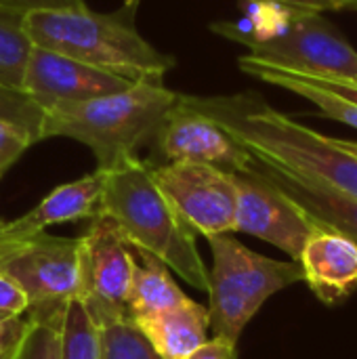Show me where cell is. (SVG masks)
Returning <instances> with one entry per match:
<instances>
[{"instance_id":"cell-21","label":"cell","mask_w":357,"mask_h":359,"mask_svg":"<svg viewBox=\"0 0 357 359\" xmlns=\"http://www.w3.org/2000/svg\"><path fill=\"white\" fill-rule=\"evenodd\" d=\"M59 359H101L97 326L82 301H74L65 309L59 326Z\"/></svg>"},{"instance_id":"cell-6","label":"cell","mask_w":357,"mask_h":359,"mask_svg":"<svg viewBox=\"0 0 357 359\" xmlns=\"http://www.w3.org/2000/svg\"><path fill=\"white\" fill-rule=\"evenodd\" d=\"M0 271L23 290L29 322L59 328L69 303L82 297L80 240L46 231L0 240Z\"/></svg>"},{"instance_id":"cell-10","label":"cell","mask_w":357,"mask_h":359,"mask_svg":"<svg viewBox=\"0 0 357 359\" xmlns=\"http://www.w3.org/2000/svg\"><path fill=\"white\" fill-rule=\"evenodd\" d=\"M168 162H189L242 175L252 168L250 154L215 120L187 105L181 95L162 120L156 139Z\"/></svg>"},{"instance_id":"cell-24","label":"cell","mask_w":357,"mask_h":359,"mask_svg":"<svg viewBox=\"0 0 357 359\" xmlns=\"http://www.w3.org/2000/svg\"><path fill=\"white\" fill-rule=\"evenodd\" d=\"M29 145H34V139L25 128L0 120V177L23 156Z\"/></svg>"},{"instance_id":"cell-32","label":"cell","mask_w":357,"mask_h":359,"mask_svg":"<svg viewBox=\"0 0 357 359\" xmlns=\"http://www.w3.org/2000/svg\"><path fill=\"white\" fill-rule=\"evenodd\" d=\"M357 11V0H335V11Z\"/></svg>"},{"instance_id":"cell-5","label":"cell","mask_w":357,"mask_h":359,"mask_svg":"<svg viewBox=\"0 0 357 359\" xmlns=\"http://www.w3.org/2000/svg\"><path fill=\"white\" fill-rule=\"evenodd\" d=\"M213 252L208 271V318L215 337L238 345L248 322L276 292L303 282L297 261H278L246 248L229 233L206 238Z\"/></svg>"},{"instance_id":"cell-31","label":"cell","mask_w":357,"mask_h":359,"mask_svg":"<svg viewBox=\"0 0 357 359\" xmlns=\"http://www.w3.org/2000/svg\"><path fill=\"white\" fill-rule=\"evenodd\" d=\"M335 143L341 147V149H345V151H349V154H353L357 158V141H347V139H335Z\"/></svg>"},{"instance_id":"cell-8","label":"cell","mask_w":357,"mask_h":359,"mask_svg":"<svg viewBox=\"0 0 357 359\" xmlns=\"http://www.w3.org/2000/svg\"><path fill=\"white\" fill-rule=\"evenodd\" d=\"M151 177L177 215L206 238L231 233L236 223V179L206 164L168 162L151 166Z\"/></svg>"},{"instance_id":"cell-12","label":"cell","mask_w":357,"mask_h":359,"mask_svg":"<svg viewBox=\"0 0 357 359\" xmlns=\"http://www.w3.org/2000/svg\"><path fill=\"white\" fill-rule=\"evenodd\" d=\"M130 84L133 82L120 76L95 69L36 44L27 55L21 78V90L40 105V109L57 103H76L112 95Z\"/></svg>"},{"instance_id":"cell-33","label":"cell","mask_w":357,"mask_h":359,"mask_svg":"<svg viewBox=\"0 0 357 359\" xmlns=\"http://www.w3.org/2000/svg\"><path fill=\"white\" fill-rule=\"evenodd\" d=\"M0 225H2V219H0Z\"/></svg>"},{"instance_id":"cell-11","label":"cell","mask_w":357,"mask_h":359,"mask_svg":"<svg viewBox=\"0 0 357 359\" xmlns=\"http://www.w3.org/2000/svg\"><path fill=\"white\" fill-rule=\"evenodd\" d=\"M238 204L234 231L250 233L299 261L311 223L301 210L252 164L248 172L234 175Z\"/></svg>"},{"instance_id":"cell-18","label":"cell","mask_w":357,"mask_h":359,"mask_svg":"<svg viewBox=\"0 0 357 359\" xmlns=\"http://www.w3.org/2000/svg\"><path fill=\"white\" fill-rule=\"evenodd\" d=\"M187 294L177 286L170 269L156 257L135 248L133 280L126 303V313L130 320L175 307L183 303Z\"/></svg>"},{"instance_id":"cell-20","label":"cell","mask_w":357,"mask_h":359,"mask_svg":"<svg viewBox=\"0 0 357 359\" xmlns=\"http://www.w3.org/2000/svg\"><path fill=\"white\" fill-rule=\"evenodd\" d=\"M32 40L23 29V17L0 8V84L19 88Z\"/></svg>"},{"instance_id":"cell-15","label":"cell","mask_w":357,"mask_h":359,"mask_svg":"<svg viewBox=\"0 0 357 359\" xmlns=\"http://www.w3.org/2000/svg\"><path fill=\"white\" fill-rule=\"evenodd\" d=\"M103 191V172L95 170L72 183L55 187L46 198L40 200L36 208L25 212L15 221H2L0 240H19L40 231L48 225L86 221L99 217V202Z\"/></svg>"},{"instance_id":"cell-17","label":"cell","mask_w":357,"mask_h":359,"mask_svg":"<svg viewBox=\"0 0 357 359\" xmlns=\"http://www.w3.org/2000/svg\"><path fill=\"white\" fill-rule=\"evenodd\" d=\"M238 65H240V69L244 74H248V76H252V78H257V80H261L265 84L284 88V90H288L292 95H299V97L307 99L326 118L337 120L341 124H347V126L357 130V103L332 93L330 88L322 86L314 78L303 76V74H295V72H288V69H282V67H274V65H267V63H261V61L252 59L250 55H242L238 59Z\"/></svg>"},{"instance_id":"cell-34","label":"cell","mask_w":357,"mask_h":359,"mask_svg":"<svg viewBox=\"0 0 357 359\" xmlns=\"http://www.w3.org/2000/svg\"><path fill=\"white\" fill-rule=\"evenodd\" d=\"M356 84H357V82H356Z\"/></svg>"},{"instance_id":"cell-1","label":"cell","mask_w":357,"mask_h":359,"mask_svg":"<svg viewBox=\"0 0 357 359\" xmlns=\"http://www.w3.org/2000/svg\"><path fill=\"white\" fill-rule=\"evenodd\" d=\"M181 99L215 120L255 162L316 179L357 200V158L341 149L332 137L278 111L257 93Z\"/></svg>"},{"instance_id":"cell-3","label":"cell","mask_w":357,"mask_h":359,"mask_svg":"<svg viewBox=\"0 0 357 359\" xmlns=\"http://www.w3.org/2000/svg\"><path fill=\"white\" fill-rule=\"evenodd\" d=\"M179 93L164 82H133L130 86L76 103H57L42 109L40 141L67 137L84 143L97 158V170H112L137 156V149L156 139V133Z\"/></svg>"},{"instance_id":"cell-30","label":"cell","mask_w":357,"mask_h":359,"mask_svg":"<svg viewBox=\"0 0 357 359\" xmlns=\"http://www.w3.org/2000/svg\"><path fill=\"white\" fill-rule=\"evenodd\" d=\"M309 78H311V76H309ZM314 80H316V82H320L322 86L330 88L332 93H337V95H341V97H345V99H349V101L357 103L356 82H349V80H322V78H314Z\"/></svg>"},{"instance_id":"cell-28","label":"cell","mask_w":357,"mask_h":359,"mask_svg":"<svg viewBox=\"0 0 357 359\" xmlns=\"http://www.w3.org/2000/svg\"><path fill=\"white\" fill-rule=\"evenodd\" d=\"M185 359H236V343L213 337Z\"/></svg>"},{"instance_id":"cell-25","label":"cell","mask_w":357,"mask_h":359,"mask_svg":"<svg viewBox=\"0 0 357 359\" xmlns=\"http://www.w3.org/2000/svg\"><path fill=\"white\" fill-rule=\"evenodd\" d=\"M32 322L25 316H13L0 320V359H15L19 353Z\"/></svg>"},{"instance_id":"cell-7","label":"cell","mask_w":357,"mask_h":359,"mask_svg":"<svg viewBox=\"0 0 357 359\" xmlns=\"http://www.w3.org/2000/svg\"><path fill=\"white\" fill-rule=\"evenodd\" d=\"M261 63L322 80L357 82V50L322 13L295 11L274 38L246 46Z\"/></svg>"},{"instance_id":"cell-19","label":"cell","mask_w":357,"mask_h":359,"mask_svg":"<svg viewBox=\"0 0 357 359\" xmlns=\"http://www.w3.org/2000/svg\"><path fill=\"white\" fill-rule=\"evenodd\" d=\"M97 326L101 359H162L128 313L88 311Z\"/></svg>"},{"instance_id":"cell-26","label":"cell","mask_w":357,"mask_h":359,"mask_svg":"<svg viewBox=\"0 0 357 359\" xmlns=\"http://www.w3.org/2000/svg\"><path fill=\"white\" fill-rule=\"evenodd\" d=\"M25 311H27V299L23 290L17 286L15 280H11L6 273L0 271V320L13 316H25Z\"/></svg>"},{"instance_id":"cell-4","label":"cell","mask_w":357,"mask_h":359,"mask_svg":"<svg viewBox=\"0 0 357 359\" xmlns=\"http://www.w3.org/2000/svg\"><path fill=\"white\" fill-rule=\"evenodd\" d=\"M32 44L65 55L128 82H162L175 57L154 48L120 13H95L88 6L23 15Z\"/></svg>"},{"instance_id":"cell-9","label":"cell","mask_w":357,"mask_h":359,"mask_svg":"<svg viewBox=\"0 0 357 359\" xmlns=\"http://www.w3.org/2000/svg\"><path fill=\"white\" fill-rule=\"evenodd\" d=\"M80 240L82 297L86 311L126 313L135 248L107 217L90 221Z\"/></svg>"},{"instance_id":"cell-27","label":"cell","mask_w":357,"mask_h":359,"mask_svg":"<svg viewBox=\"0 0 357 359\" xmlns=\"http://www.w3.org/2000/svg\"><path fill=\"white\" fill-rule=\"evenodd\" d=\"M84 0H0V8L15 15H29L38 11H59V8H82Z\"/></svg>"},{"instance_id":"cell-29","label":"cell","mask_w":357,"mask_h":359,"mask_svg":"<svg viewBox=\"0 0 357 359\" xmlns=\"http://www.w3.org/2000/svg\"><path fill=\"white\" fill-rule=\"evenodd\" d=\"M276 2L295 11H307V13H324V11H335V0H267Z\"/></svg>"},{"instance_id":"cell-16","label":"cell","mask_w":357,"mask_h":359,"mask_svg":"<svg viewBox=\"0 0 357 359\" xmlns=\"http://www.w3.org/2000/svg\"><path fill=\"white\" fill-rule=\"evenodd\" d=\"M162 359H185L208 341V307L189 297L168 309L133 320Z\"/></svg>"},{"instance_id":"cell-14","label":"cell","mask_w":357,"mask_h":359,"mask_svg":"<svg viewBox=\"0 0 357 359\" xmlns=\"http://www.w3.org/2000/svg\"><path fill=\"white\" fill-rule=\"evenodd\" d=\"M255 168L269 179L311 225H324L337 233L347 236L357 244V200L332 189L316 179L295 175L282 168L255 162Z\"/></svg>"},{"instance_id":"cell-13","label":"cell","mask_w":357,"mask_h":359,"mask_svg":"<svg viewBox=\"0 0 357 359\" xmlns=\"http://www.w3.org/2000/svg\"><path fill=\"white\" fill-rule=\"evenodd\" d=\"M303 282L326 305H337L357 290V244L324 225H311L301 257Z\"/></svg>"},{"instance_id":"cell-2","label":"cell","mask_w":357,"mask_h":359,"mask_svg":"<svg viewBox=\"0 0 357 359\" xmlns=\"http://www.w3.org/2000/svg\"><path fill=\"white\" fill-rule=\"evenodd\" d=\"M99 215L107 217L133 248L160 259L189 286L208 290V269L196 246V231L164 198L147 162L133 158L103 172Z\"/></svg>"},{"instance_id":"cell-23","label":"cell","mask_w":357,"mask_h":359,"mask_svg":"<svg viewBox=\"0 0 357 359\" xmlns=\"http://www.w3.org/2000/svg\"><path fill=\"white\" fill-rule=\"evenodd\" d=\"M59 351H61L59 328L32 322L29 332L15 359H59Z\"/></svg>"},{"instance_id":"cell-22","label":"cell","mask_w":357,"mask_h":359,"mask_svg":"<svg viewBox=\"0 0 357 359\" xmlns=\"http://www.w3.org/2000/svg\"><path fill=\"white\" fill-rule=\"evenodd\" d=\"M0 120L25 128L32 135L34 143L40 141L42 109L23 90L0 84Z\"/></svg>"}]
</instances>
